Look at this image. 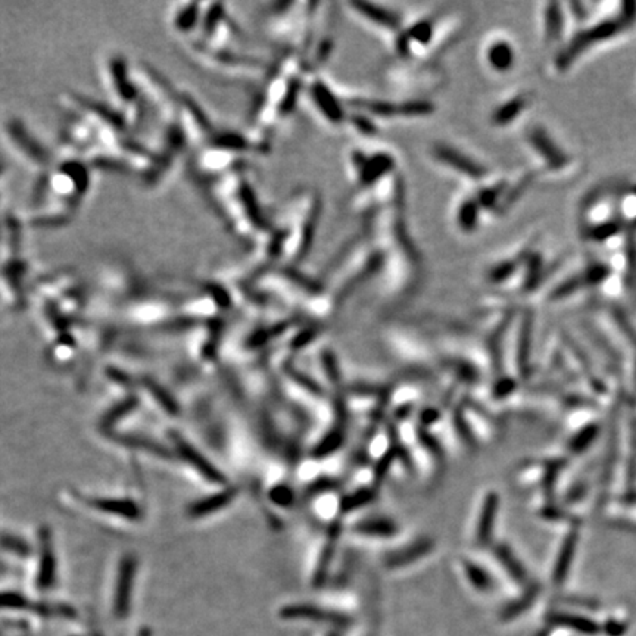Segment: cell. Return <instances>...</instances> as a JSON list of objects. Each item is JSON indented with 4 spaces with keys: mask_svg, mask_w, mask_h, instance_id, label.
Returning <instances> with one entry per match:
<instances>
[{
    "mask_svg": "<svg viewBox=\"0 0 636 636\" xmlns=\"http://www.w3.org/2000/svg\"><path fill=\"white\" fill-rule=\"evenodd\" d=\"M281 619H302V620H315V621H328L336 624H345L349 621L348 617L344 615H339L335 611H328L321 607H315L311 604H292L286 606L280 610Z\"/></svg>",
    "mask_w": 636,
    "mask_h": 636,
    "instance_id": "obj_11",
    "label": "cell"
},
{
    "mask_svg": "<svg viewBox=\"0 0 636 636\" xmlns=\"http://www.w3.org/2000/svg\"><path fill=\"white\" fill-rule=\"evenodd\" d=\"M497 556L501 561V564L504 565V567L510 572V574L514 577V579L517 582H523L526 579V572L524 569L522 567V564L520 561H518L514 556H513V552L509 549V548H498L497 549Z\"/></svg>",
    "mask_w": 636,
    "mask_h": 636,
    "instance_id": "obj_28",
    "label": "cell"
},
{
    "mask_svg": "<svg viewBox=\"0 0 636 636\" xmlns=\"http://www.w3.org/2000/svg\"><path fill=\"white\" fill-rule=\"evenodd\" d=\"M352 8H355L362 18L373 22L374 26H379L382 28L391 30V31L399 26L395 15H392L391 12H387L379 6L369 5V3H353Z\"/></svg>",
    "mask_w": 636,
    "mask_h": 636,
    "instance_id": "obj_22",
    "label": "cell"
},
{
    "mask_svg": "<svg viewBox=\"0 0 636 636\" xmlns=\"http://www.w3.org/2000/svg\"><path fill=\"white\" fill-rule=\"evenodd\" d=\"M173 441L175 445V450L179 452V455L184 459L186 463L191 464L199 475H202L208 482L214 483V485L218 486H227V477L226 475H222L221 471L217 468L212 463L208 461V458L200 454L193 445L186 442L180 434L173 433Z\"/></svg>",
    "mask_w": 636,
    "mask_h": 636,
    "instance_id": "obj_4",
    "label": "cell"
},
{
    "mask_svg": "<svg viewBox=\"0 0 636 636\" xmlns=\"http://www.w3.org/2000/svg\"><path fill=\"white\" fill-rule=\"evenodd\" d=\"M548 621L551 624H556V626L569 628V629H573L576 632L589 635V636L597 635L601 630L599 624L595 623L594 620L582 617V616H574V615H552L548 619Z\"/></svg>",
    "mask_w": 636,
    "mask_h": 636,
    "instance_id": "obj_21",
    "label": "cell"
},
{
    "mask_svg": "<svg viewBox=\"0 0 636 636\" xmlns=\"http://www.w3.org/2000/svg\"><path fill=\"white\" fill-rule=\"evenodd\" d=\"M340 532H342V527H340V524L337 522L333 523L328 529L327 536H326V542H324V545L321 548V556L317 561L315 570H314V574H312V585L315 588L323 586L326 579H327L328 569H330V565H332V561L335 558L336 545H337Z\"/></svg>",
    "mask_w": 636,
    "mask_h": 636,
    "instance_id": "obj_13",
    "label": "cell"
},
{
    "mask_svg": "<svg viewBox=\"0 0 636 636\" xmlns=\"http://www.w3.org/2000/svg\"><path fill=\"white\" fill-rule=\"evenodd\" d=\"M513 389H514L513 380L502 379L497 383V386H495V392H497L498 396H505V395H509Z\"/></svg>",
    "mask_w": 636,
    "mask_h": 636,
    "instance_id": "obj_40",
    "label": "cell"
},
{
    "mask_svg": "<svg viewBox=\"0 0 636 636\" xmlns=\"http://www.w3.org/2000/svg\"><path fill=\"white\" fill-rule=\"evenodd\" d=\"M136 574V560L132 556L123 558L120 564V572H118L115 599H114V612L116 617H125L128 615L130 604H132V592Z\"/></svg>",
    "mask_w": 636,
    "mask_h": 636,
    "instance_id": "obj_6",
    "label": "cell"
},
{
    "mask_svg": "<svg viewBox=\"0 0 636 636\" xmlns=\"http://www.w3.org/2000/svg\"><path fill=\"white\" fill-rule=\"evenodd\" d=\"M626 624L616 621V620H608L604 626V632L608 636H621L624 632H626Z\"/></svg>",
    "mask_w": 636,
    "mask_h": 636,
    "instance_id": "obj_39",
    "label": "cell"
},
{
    "mask_svg": "<svg viewBox=\"0 0 636 636\" xmlns=\"http://www.w3.org/2000/svg\"><path fill=\"white\" fill-rule=\"evenodd\" d=\"M636 19L635 10H626V14H620L615 18H606L598 24H592L591 27L582 30L576 34V37L570 40V43L564 47L560 53L557 64L560 68L570 67L576 58H579L588 49H591V46L604 43L610 39H615L617 34L623 33L630 24Z\"/></svg>",
    "mask_w": 636,
    "mask_h": 636,
    "instance_id": "obj_1",
    "label": "cell"
},
{
    "mask_svg": "<svg viewBox=\"0 0 636 636\" xmlns=\"http://www.w3.org/2000/svg\"><path fill=\"white\" fill-rule=\"evenodd\" d=\"M577 540H579V533H577L576 530L570 532L569 536L564 539V544L560 549L558 558L556 563V569H554V574H552L554 576L552 579L557 585L563 583L565 579H567V574H569V570L572 567V561L574 557Z\"/></svg>",
    "mask_w": 636,
    "mask_h": 636,
    "instance_id": "obj_18",
    "label": "cell"
},
{
    "mask_svg": "<svg viewBox=\"0 0 636 636\" xmlns=\"http://www.w3.org/2000/svg\"><path fill=\"white\" fill-rule=\"evenodd\" d=\"M498 506H500V498L497 492H489L485 501L482 504V511L479 515V522H477V542L479 544H488L492 536V529L495 518H497L498 513Z\"/></svg>",
    "mask_w": 636,
    "mask_h": 636,
    "instance_id": "obj_16",
    "label": "cell"
},
{
    "mask_svg": "<svg viewBox=\"0 0 636 636\" xmlns=\"http://www.w3.org/2000/svg\"><path fill=\"white\" fill-rule=\"evenodd\" d=\"M90 505L93 506V509H98L100 511L115 514V515H121V517L130 518V520H136V518L140 517L139 506L133 501L94 498L90 501Z\"/></svg>",
    "mask_w": 636,
    "mask_h": 636,
    "instance_id": "obj_19",
    "label": "cell"
},
{
    "mask_svg": "<svg viewBox=\"0 0 636 636\" xmlns=\"http://www.w3.org/2000/svg\"><path fill=\"white\" fill-rule=\"evenodd\" d=\"M146 387L149 389V392L157 398L158 404L164 409L168 411V414H171V416L179 414V405H177L174 398L167 391H165L164 387H161L158 383L152 382V380H146Z\"/></svg>",
    "mask_w": 636,
    "mask_h": 636,
    "instance_id": "obj_30",
    "label": "cell"
},
{
    "mask_svg": "<svg viewBox=\"0 0 636 636\" xmlns=\"http://www.w3.org/2000/svg\"><path fill=\"white\" fill-rule=\"evenodd\" d=\"M311 96L317 105V108H320L321 112L327 116L328 121L339 124L344 121V111L340 109L337 100L333 98V93L330 91L323 81L314 82L311 89Z\"/></svg>",
    "mask_w": 636,
    "mask_h": 636,
    "instance_id": "obj_17",
    "label": "cell"
},
{
    "mask_svg": "<svg viewBox=\"0 0 636 636\" xmlns=\"http://www.w3.org/2000/svg\"><path fill=\"white\" fill-rule=\"evenodd\" d=\"M136 407V399L134 398H130V399H125V403H123L121 405H118L116 408H114L111 411V414L105 418V423H114L116 418H121L124 414H127L128 411H132L133 408Z\"/></svg>",
    "mask_w": 636,
    "mask_h": 636,
    "instance_id": "obj_37",
    "label": "cell"
},
{
    "mask_svg": "<svg viewBox=\"0 0 636 636\" xmlns=\"http://www.w3.org/2000/svg\"><path fill=\"white\" fill-rule=\"evenodd\" d=\"M464 572H466L468 582L471 583V586L476 589V591H479V592H489L491 591L493 583H492L491 576L488 574V572L485 569L479 567L476 563L464 561Z\"/></svg>",
    "mask_w": 636,
    "mask_h": 636,
    "instance_id": "obj_26",
    "label": "cell"
},
{
    "mask_svg": "<svg viewBox=\"0 0 636 636\" xmlns=\"http://www.w3.org/2000/svg\"><path fill=\"white\" fill-rule=\"evenodd\" d=\"M270 500L273 501L276 505L288 506L293 502L294 495L289 486L283 485V486H276L270 491Z\"/></svg>",
    "mask_w": 636,
    "mask_h": 636,
    "instance_id": "obj_35",
    "label": "cell"
},
{
    "mask_svg": "<svg viewBox=\"0 0 636 636\" xmlns=\"http://www.w3.org/2000/svg\"><path fill=\"white\" fill-rule=\"evenodd\" d=\"M535 595H536V591L533 589V591L527 592L520 601H517V603H513L509 607H505V610L502 611V617L504 619H513V617L520 615V612H523L530 604H532Z\"/></svg>",
    "mask_w": 636,
    "mask_h": 636,
    "instance_id": "obj_33",
    "label": "cell"
},
{
    "mask_svg": "<svg viewBox=\"0 0 636 636\" xmlns=\"http://www.w3.org/2000/svg\"><path fill=\"white\" fill-rule=\"evenodd\" d=\"M42 557H40V570L37 583L42 589H49L56 576V560L52 547V539L49 529L42 530Z\"/></svg>",
    "mask_w": 636,
    "mask_h": 636,
    "instance_id": "obj_15",
    "label": "cell"
},
{
    "mask_svg": "<svg viewBox=\"0 0 636 636\" xmlns=\"http://www.w3.org/2000/svg\"><path fill=\"white\" fill-rule=\"evenodd\" d=\"M321 364H323V370L326 376L330 379V382L339 385L340 383V369L337 365V360L333 355L332 351H324L323 357H321Z\"/></svg>",
    "mask_w": 636,
    "mask_h": 636,
    "instance_id": "obj_32",
    "label": "cell"
},
{
    "mask_svg": "<svg viewBox=\"0 0 636 636\" xmlns=\"http://www.w3.org/2000/svg\"><path fill=\"white\" fill-rule=\"evenodd\" d=\"M433 157L442 162L445 167H450L452 171L464 175L470 180H482L488 175V170L482 164L468 158L463 152L445 145H436L433 148Z\"/></svg>",
    "mask_w": 636,
    "mask_h": 636,
    "instance_id": "obj_3",
    "label": "cell"
},
{
    "mask_svg": "<svg viewBox=\"0 0 636 636\" xmlns=\"http://www.w3.org/2000/svg\"><path fill=\"white\" fill-rule=\"evenodd\" d=\"M140 636H150V633H149V630H148V629H145L143 632L140 633Z\"/></svg>",
    "mask_w": 636,
    "mask_h": 636,
    "instance_id": "obj_41",
    "label": "cell"
},
{
    "mask_svg": "<svg viewBox=\"0 0 636 636\" xmlns=\"http://www.w3.org/2000/svg\"><path fill=\"white\" fill-rule=\"evenodd\" d=\"M486 62L493 69V73L506 74L514 68L517 52L509 39H493L485 52Z\"/></svg>",
    "mask_w": 636,
    "mask_h": 636,
    "instance_id": "obj_10",
    "label": "cell"
},
{
    "mask_svg": "<svg viewBox=\"0 0 636 636\" xmlns=\"http://www.w3.org/2000/svg\"><path fill=\"white\" fill-rule=\"evenodd\" d=\"M0 545L8 551L18 554V556H28V552H30V547L26 544V542L15 536L3 535L2 538H0Z\"/></svg>",
    "mask_w": 636,
    "mask_h": 636,
    "instance_id": "obj_34",
    "label": "cell"
},
{
    "mask_svg": "<svg viewBox=\"0 0 636 636\" xmlns=\"http://www.w3.org/2000/svg\"><path fill=\"white\" fill-rule=\"evenodd\" d=\"M529 94H518L515 98L505 100L497 111L492 114V123L497 125L510 124L515 120V116H520L529 103Z\"/></svg>",
    "mask_w": 636,
    "mask_h": 636,
    "instance_id": "obj_20",
    "label": "cell"
},
{
    "mask_svg": "<svg viewBox=\"0 0 636 636\" xmlns=\"http://www.w3.org/2000/svg\"><path fill=\"white\" fill-rule=\"evenodd\" d=\"M105 71H108L109 74V90L114 96L118 98L120 103L130 106L133 102L137 100V94L130 85L127 77V69L124 65L123 58L112 56L108 59V67H105Z\"/></svg>",
    "mask_w": 636,
    "mask_h": 636,
    "instance_id": "obj_8",
    "label": "cell"
},
{
    "mask_svg": "<svg viewBox=\"0 0 636 636\" xmlns=\"http://www.w3.org/2000/svg\"><path fill=\"white\" fill-rule=\"evenodd\" d=\"M527 140L529 145L536 152V155L545 162V167L549 171H561L563 168L567 167L570 159L565 157V153L556 143V140L552 141L545 128H533L532 132L529 133Z\"/></svg>",
    "mask_w": 636,
    "mask_h": 636,
    "instance_id": "obj_5",
    "label": "cell"
},
{
    "mask_svg": "<svg viewBox=\"0 0 636 636\" xmlns=\"http://www.w3.org/2000/svg\"><path fill=\"white\" fill-rule=\"evenodd\" d=\"M376 500V488H360L351 493L344 495L339 502V511L342 514H351L364 509Z\"/></svg>",
    "mask_w": 636,
    "mask_h": 636,
    "instance_id": "obj_23",
    "label": "cell"
},
{
    "mask_svg": "<svg viewBox=\"0 0 636 636\" xmlns=\"http://www.w3.org/2000/svg\"><path fill=\"white\" fill-rule=\"evenodd\" d=\"M239 497V489L234 486H224L221 491L217 493L211 495V497L202 498L196 502H193L191 506H188L187 514L192 518H200V517H206L211 514H215L224 509H227L229 505L233 504V501Z\"/></svg>",
    "mask_w": 636,
    "mask_h": 636,
    "instance_id": "obj_9",
    "label": "cell"
},
{
    "mask_svg": "<svg viewBox=\"0 0 636 636\" xmlns=\"http://www.w3.org/2000/svg\"><path fill=\"white\" fill-rule=\"evenodd\" d=\"M480 206L475 197L466 199L464 202L458 206L457 211V222L464 231H473L479 226Z\"/></svg>",
    "mask_w": 636,
    "mask_h": 636,
    "instance_id": "obj_25",
    "label": "cell"
},
{
    "mask_svg": "<svg viewBox=\"0 0 636 636\" xmlns=\"http://www.w3.org/2000/svg\"><path fill=\"white\" fill-rule=\"evenodd\" d=\"M49 184L59 197L73 202L86 192L87 173L80 164L67 162L52 174Z\"/></svg>",
    "mask_w": 636,
    "mask_h": 636,
    "instance_id": "obj_2",
    "label": "cell"
},
{
    "mask_svg": "<svg viewBox=\"0 0 636 636\" xmlns=\"http://www.w3.org/2000/svg\"><path fill=\"white\" fill-rule=\"evenodd\" d=\"M530 330H532V321H529V317H526V320L523 323V332L520 335V348H518V353H520V364L522 369L527 367V357H529V346H530Z\"/></svg>",
    "mask_w": 636,
    "mask_h": 636,
    "instance_id": "obj_36",
    "label": "cell"
},
{
    "mask_svg": "<svg viewBox=\"0 0 636 636\" xmlns=\"http://www.w3.org/2000/svg\"><path fill=\"white\" fill-rule=\"evenodd\" d=\"M434 544L430 538H420L414 540V544L405 545L403 548H398L394 552L387 554L383 564L389 570H396L407 567V565L416 563L433 551Z\"/></svg>",
    "mask_w": 636,
    "mask_h": 636,
    "instance_id": "obj_7",
    "label": "cell"
},
{
    "mask_svg": "<svg viewBox=\"0 0 636 636\" xmlns=\"http://www.w3.org/2000/svg\"><path fill=\"white\" fill-rule=\"evenodd\" d=\"M564 14L560 5H548L544 10V37L547 42L554 43L563 37L564 31Z\"/></svg>",
    "mask_w": 636,
    "mask_h": 636,
    "instance_id": "obj_24",
    "label": "cell"
},
{
    "mask_svg": "<svg viewBox=\"0 0 636 636\" xmlns=\"http://www.w3.org/2000/svg\"><path fill=\"white\" fill-rule=\"evenodd\" d=\"M352 532L362 538L389 539L399 533V526L387 517H371L353 524Z\"/></svg>",
    "mask_w": 636,
    "mask_h": 636,
    "instance_id": "obj_14",
    "label": "cell"
},
{
    "mask_svg": "<svg viewBox=\"0 0 636 636\" xmlns=\"http://www.w3.org/2000/svg\"><path fill=\"white\" fill-rule=\"evenodd\" d=\"M599 433V427L597 426V424H591V426H586L585 429H582L579 433H577L572 443H570V450L574 452V454H581L583 451H586L589 446H591L594 443V441L597 439V436Z\"/></svg>",
    "mask_w": 636,
    "mask_h": 636,
    "instance_id": "obj_29",
    "label": "cell"
},
{
    "mask_svg": "<svg viewBox=\"0 0 636 636\" xmlns=\"http://www.w3.org/2000/svg\"><path fill=\"white\" fill-rule=\"evenodd\" d=\"M5 132L8 134V139L10 140V143H14L18 152H21V155H27V158L33 162H39V164H46L49 162V155L43 150L42 146L37 143H34V140L30 134H27L26 128H22L19 124L15 121H10L6 127Z\"/></svg>",
    "mask_w": 636,
    "mask_h": 636,
    "instance_id": "obj_12",
    "label": "cell"
},
{
    "mask_svg": "<svg viewBox=\"0 0 636 636\" xmlns=\"http://www.w3.org/2000/svg\"><path fill=\"white\" fill-rule=\"evenodd\" d=\"M395 458H396V450H395V446H391V450H387V451L379 458V461H377L376 468H374V488H376V489H377V486H380V485H382V482L385 480L389 468H391L392 463L395 461Z\"/></svg>",
    "mask_w": 636,
    "mask_h": 636,
    "instance_id": "obj_31",
    "label": "cell"
},
{
    "mask_svg": "<svg viewBox=\"0 0 636 636\" xmlns=\"http://www.w3.org/2000/svg\"><path fill=\"white\" fill-rule=\"evenodd\" d=\"M26 598H22L17 594H0V607H9V608H19L26 606Z\"/></svg>",
    "mask_w": 636,
    "mask_h": 636,
    "instance_id": "obj_38",
    "label": "cell"
},
{
    "mask_svg": "<svg viewBox=\"0 0 636 636\" xmlns=\"http://www.w3.org/2000/svg\"><path fill=\"white\" fill-rule=\"evenodd\" d=\"M197 17H199L197 5H184L174 14L173 26L179 31L192 30L196 26Z\"/></svg>",
    "mask_w": 636,
    "mask_h": 636,
    "instance_id": "obj_27",
    "label": "cell"
}]
</instances>
